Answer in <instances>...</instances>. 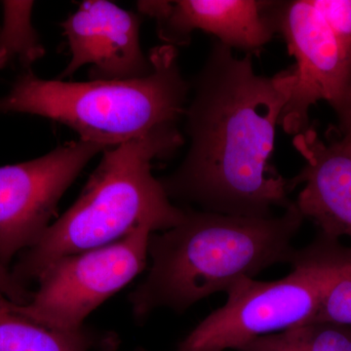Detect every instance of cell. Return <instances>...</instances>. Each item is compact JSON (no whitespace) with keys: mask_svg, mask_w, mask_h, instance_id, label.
<instances>
[{"mask_svg":"<svg viewBox=\"0 0 351 351\" xmlns=\"http://www.w3.org/2000/svg\"><path fill=\"white\" fill-rule=\"evenodd\" d=\"M252 58L235 56L218 40L212 45L191 83L184 115L189 151L172 174L159 179L171 201L254 218L292 204L288 180L270 160L295 76L292 66L258 75Z\"/></svg>","mask_w":351,"mask_h":351,"instance_id":"obj_1","label":"cell"},{"mask_svg":"<svg viewBox=\"0 0 351 351\" xmlns=\"http://www.w3.org/2000/svg\"><path fill=\"white\" fill-rule=\"evenodd\" d=\"M304 219L295 202L267 218L184 209L179 225L149 237L151 267L129 295L134 318L141 322L160 308L184 313L271 265L292 263Z\"/></svg>","mask_w":351,"mask_h":351,"instance_id":"obj_2","label":"cell"},{"mask_svg":"<svg viewBox=\"0 0 351 351\" xmlns=\"http://www.w3.org/2000/svg\"><path fill=\"white\" fill-rule=\"evenodd\" d=\"M184 143L175 126L106 149L73 206L20 254L14 277L29 287L64 256L112 243L138 226L158 232L179 225L184 209L173 204L152 175V162L172 156Z\"/></svg>","mask_w":351,"mask_h":351,"instance_id":"obj_3","label":"cell"},{"mask_svg":"<svg viewBox=\"0 0 351 351\" xmlns=\"http://www.w3.org/2000/svg\"><path fill=\"white\" fill-rule=\"evenodd\" d=\"M149 58V75L119 82L47 80L27 71L0 98V113L45 117L73 129L80 140L107 149L177 126L191 93L177 49L162 44Z\"/></svg>","mask_w":351,"mask_h":351,"instance_id":"obj_4","label":"cell"},{"mask_svg":"<svg viewBox=\"0 0 351 351\" xmlns=\"http://www.w3.org/2000/svg\"><path fill=\"white\" fill-rule=\"evenodd\" d=\"M292 271L279 280L243 279L228 301L201 321L174 351L239 350L253 339L308 324L330 289L351 270V247L318 235L298 249Z\"/></svg>","mask_w":351,"mask_h":351,"instance_id":"obj_5","label":"cell"},{"mask_svg":"<svg viewBox=\"0 0 351 351\" xmlns=\"http://www.w3.org/2000/svg\"><path fill=\"white\" fill-rule=\"evenodd\" d=\"M152 232L138 226L112 243L58 258L38 276L23 311L61 329L82 328L92 311L144 270Z\"/></svg>","mask_w":351,"mask_h":351,"instance_id":"obj_6","label":"cell"},{"mask_svg":"<svg viewBox=\"0 0 351 351\" xmlns=\"http://www.w3.org/2000/svg\"><path fill=\"white\" fill-rule=\"evenodd\" d=\"M277 34L295 58L290 99L280 124L295 136L311 126L309 110L326 101L338 119L339 135L351 133V55L338 43L311 0L277 1Z\"/></svg>","mask_w":351,"mask_h":351,"instance_id":"obj_7","label":"cell"},{"mask_svg":"<svg viewBox=\"0 0 351 351\" xmlns=\"http://www.w3.org/2000/svg\"><path fill=\"white\" fill-rule=\"evenodd\" d=\"M108 149L78 140L38 157L0 167V265L34 246L56 214L58 204L93 157Z\"/></svg>","mask_w":351,"mask_h":351,"instance_id":"obj_8","label":"cell"},{"mask_svg":"<svg viewBox=\"0 0 351 351\" xmlns=\"http://www.w3.org/2000/svg\"><path fill=\"white\" fill-rule=\"evenodd\" d=\"M71 61L58 80L89 66L92 82H119L145 77L152 71L140 40L137 14L106 0L83 1L61 24Z\"/></svg>","mask_w":351,"mask_h":351,"instance_id":"obj_9","label":"cell"},{"mask_svg":"<svg viewBox=\"0 0 351 351\" xmlns=\"http://www.w3.org/2000/svg\"><path fill=\"white\" fill-rule=\"evenodd\" d=\"M138 11L156 21L164 43L186 46L202 31L245 55L258 56L277 34L276 1L260 0H149Z\"/></svg>","mask_w":351,"mask_h":351,"instance_id":"obj_10","label":"cell"},{"mask_svg":"<svg viewBox=\"0 0 351 351\" xmlns=\"http://www.w3.org/2000/svg\"><path fill=\"white\" fill-rule=\"evenodd\" d=\"M293 145L304 158L299 174L288 180L289 189L304 184L295 201L304 219L329 239H351V143L336 129L326 138L313 125L297 134Z\"/></svg>","mask_w":351,"mask_h":351,"instance_id":"obj_11","label":"cell"},{"mask_svg":"<svg viewBox=\"0 0 351 351\" xmlns=\"http://www.w3.org/2000/svg\"><path fill=\"white\" fill-rule=\"evenodd\" d=\"M107 343L85 326L66 330L41 322L0 292V351H91Z\"/></svg>","mask_w":351,"mask_h":351,"instance_id":"obj_12","label":"cell"},{"mask_svg":"<svg viewBox=\"0 0 351 351\" xmlns=\"http://www.w3.org/2000/svg\"><path fill=\"white\" fill-rule=\"evenodd\" d=\"M237 351H351V326L308 323L260 337Z\"/></svg>","mask_w":351,"mask_h":351,"instance_id":"obj_13","label":"cell"},{"mask_svg":"<svg viewBox=\"0 0 351 351\" xmlns=\"http://www.w3.org/2000/svg\"><path fill=\"white\" fill-rule=\"evenodd\" d=\"M32 1H4L3 25L0 27V69L18 61L27 66L45 54L32 24Z\"/></svg>","mask_w":351,"mask_h":351,"instance_id":"obj_14","label":"cell"},{"mask_svg":"<svg viewBox=\"0 0 351 351\" xmlns=\"http://www.w3.org/2000/svg\"><path fill=\"white\" fill-rule=\"evenodd\" d=\"M320 322L351 326V270L330 289L311 323Z\"/></svg>","mask_w":351,"mask_h":351,"instance_id":"obj_15","label":"cell"},{"mask_svg":"<svg viewBox=\"0 0 351 351\" xmlns=\"http://www.w3.org/2000/svg\"><path fill=\"white\" fill-rule=\"evenodd\" d=\"M338 43L351 55V0H311Z\"/></svg>","mask_w":351,"mask_h":351,"instance_id":"obj_16","label":"cell"},{"mask_svg":"<svg viewBox=\"0 0 351 351\" xmlns=\"http://www.w3.org/2000/svg\"><path fill=\"white\" fill-rule=\"evenodd\" d=\"M0 292L3 293L10 301L25 306L31 302L34 297V291L21 284L14 277L9 269L0 265Z\"/></svg>","mask_w":351,"mask_h":351,"instance_id":"obj_17","label":"cell"},{"mask_svg":"<svg viewBox=\"0 0 351 351\" xmlns=\"http://www.w3.org/2000/svg\"><path fill=\"white\" fill-rule=\"evenodd\" d=\"M345 137L348 138V140H350V143H351V133L350 134H348V135H345Z\"/></svg>","mask_w":351,"mask_h":351,"instance_id":"obj_18","label":"cell"}]
</instances>
